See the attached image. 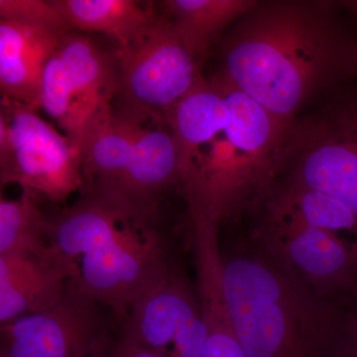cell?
I'll use <instances>...</instances> for the list:
<instances>
[{
    "mask_svg": "<svg viewBox=\"0 0 357 357\" xmlns=\"http://www.w3.org/2000/svg\"><path fill=\"white\" fill-rule=\"evenodd\" d=\"M218 75L287 128L310 102L357 77L352 1L259 0L223 35Z\"/></svg>",
    "mask_w": 357,
    "mask_h": 357,
    "instance_id": "6da1fadb",
    "label": "cell"
},
{
    "mask_svg": "<svg viewBox=\"0 0 357 357\" xmlns=\"http://www.w3.org/2000/svg\"><path fill=\"white\" fill-rule=\"evenodd\" d=\"M190 213L220 223L255 211L274 185L285 128L220 75L203 77L168 116Z\"/></svg>",
    "mask_w": 357,
    "mask_h": 357,
    "instance_id": "7a4b0ae2",
    "label": "cell"
},
{
    "mask_svg": "<svg viewBox=\"0 0 357 357\" xmlns=\"http://www.w3.org/2000/svg\"><path fill=\"white\" fill-rule=\"evenodd\" d=\"M47 237L52 258L67 272L68 286L107 307L119 324L171 266L156 227L91 197L81 195L47 218Z\"/></svg>",
    "mask_w": 357,
    "mask_h": 357,
    "instance_id": "3957f363",
    "label": "cell"
},
{
    "mask_svg": "<svg viewBox=\"0 0 357 357\" xmlns=\"http://www.w3.org/2000/svg\"><path fill=\"white\" fill-rule=\"evenodd\" d=\"M222 284L246 357H328L338 321L328 299L257 241L223 258Z\"/></svg>",
    "mask_w": 357,
    "mask_h": 357,
    "instance_id": "277c9868",
    "label": "cell"
},
{
    "mask_svg": "<svg viewBox=\"0 0 357 357\" xmlns=\"http://www.w3.org/2000/svg\"><path fill=\"white\" fill-rule=\"evenodd\" d=\"M81 152L82 196L156 227L164 197L180 185V154L170 124L115 109L112 103L89 122Z\"/></svg>",
    "mask_w": 357,
    "mask_h": 357,
    "instance_id": "5b68a950",
    "label": "cell"
},
{
    "mask_svg": "<svg viewBox=\"0 0 357 357\" xmlns=\"http://www.w3.org/2000/svg\"><path fill=\"white\" fill-rule=\"evenodd\" d=\"M324 96L284 131L275 154V183L323 192L357 217V77Z\"/></svg>",
    "mask_w": 357,
    "mask_h": 357,
    "instance_id": "8992f818",
    "label": "cell"
},
{
    "mask_svg": "<svg viewBox=\"0 0 357 357\" xmlns=\"http://www.w3.org/2000/svg\"><path fill=\"white\" fill-rule=\"evenodd\" d=\"M119 86L116 109L154 121L169 114L203 79L201 62L163 13L129 43L115 47ZM115 100V98H114Z\"/></svg>",
    "mask_w": 357,
    "mask_h": 357,
    "instance_id": "52a82bcc",
    "label": "cell"
},
{
    "mask_svg": "<svg viewBox=\"0 0 357 357\" xmlns=\"http://www.w3.org/2000/svg\"><path fill=\"white\" fill-rule=\"evenodd\" d=\"M0 178L1 185L15 183L38 199L62 203L83 188L81 149L37 109L1 98Z\"/></svg>",
    "mask_w": 357,
    "mask_h": 357,
    "instance_id": "ba28073f",
    "label": "cell"
},
{
    "mask_svg": "<svg viewBox=\"0 0 357 357\" xmlns=\"http://www.w3.org/2000/svg\"><path fill=\"white\" fill-rule=\"evenodd\" d=\"M119 86L114 51L105 50L86 35L70 31L45 65L39 107L81 149L89 122L114 102Z\"/></svg>",
    "mask_w": 357,
    "mask_h": 357,
    "instance_id": "9c48e42d",
    "label": "cell"
},
{
    "mask_svg": "<svg viewBox=\"0 0 357 357\" xmlns=\"http://www.w3.org/2000/svg\"><path fill=\"white\" fill-rule=\"evenodd\" d=\"M261 220L255 241L328 299L357 279V248L335 232L307 222L272 192L255 211Z\"/></svg>",
    "mask_w": 357,
    "mask_h": 357,
    "instance_id": "30bf717a",
    "label": "cell"
},
{
    "mask_svg": "<svg viewBox=\"0 0 357 357\" xmlns=\"http://www.w3.org/2000/svg\"><path fill=\"white\" fill-rule=\"evenodd\" d=\"M107 310L68 286L54 306L0 326V357H93L112 333Z\"/></svg>",
    "mask_w": 357,
    "mask_h": 357,
    "instance_id": "8fae6325",
    "label": "cell"
},
{
    "mask_svg": "<svg viewBox=\"0 0 357 357\" xmlns=\"http://www.w3.org/2000/svg\"><path fill=\"white\" fill-rule=\"evenodd\" d=\"M121 331L138 347L159 356H204L206 328L198 293L172 265L136 301Z\"/></svg>",
    "mask_w": 357,
    "mask_h": 357,
    "instance_id": "7c38bea8",
    "label": "cell"
},
{
    "mask_svg": "<svg viewBox=\"0 0 357 357\" xmlns=\"http://www.w3.org/2000/svg\"><path fill=\"white\" fill-rule=\"evenodd\" d=\"M68 281L67 272L53 258L0 256V325L54 306Z\"/></svg>",
    "mask_w": 357,
    "mask_h": 357,
    "instance_id": "4fadbf2b",
    "label": "cell"
},
{
    "mask_svg": "<svg viewBox=\"0 0 357 357\" xmlns=\"http://www.w3.org/2000/svg\"><path fill=\"white\" fill-rule=\"evenodd\" d=\"M62 38L0 20L2 98L40 109L42 75Z\"/></svg>",
    "mask_w": 357,
    "mask_h": 357,
    "instance_id": "5bb4252c",
    "label": "cell"
},
{
    "mask_svg": "<svg viewBox=\"0 0 357 357\" xmlns=\"http://www.w3.org/2000/svg\"><path fill=\"white\" fill-rule=\"evenodd\" d=\"M258 0H165L162 13L202 63L211 44L257 4Z\"/></svg>",
    "mask_w": 357,
    "mask_h": 357,
    "instance_id": "9a60e30c",
    "label": "cell"
},
{
    "mask_svg": "<svg viewBox=\"0 0 357 357\" xmlns=\"http://www.w3.org/2000/svg\"><path fill=\"white\" fill-rule=\"evenodd\" d=\"M70 29L103 33L116 47L135 38L156 17L153 6L133 0H52Z\"/></svg>",
    "mask_w": 357,
    "mask_h": 357,
    "instance_id": "2e32d148",
    "label": "cell"
},
{
    "mask_svg": "<svg viewBox=\"0 0 357 357\" xmlns=\"http://www.w3.org/2000/svg\"><path fill=\"white\" fill-rule=\"evenodd\" d=\"M34 255L52 258L47 237V218L38 199L22 190L18 199H0V256Z\"/></svg>",
    "mask_w": 357,
    "mask_h": 357,
    "instance_id": "e0dca14e",
    "label": "cell"
},
{
    "mask_svg": "<svg viewBox=\"0 0 357 357\" xmlns=\"http://www.w3.org/2000/svg\"><path fill=\"white\" fill-rule=\"evenodd\" d=\"M0 18L58 38L73 31L52 0H0Z\"/></svg>",
    "mask_w": 357,
    "mask_h": 357,
    "instance_id": "ac0fdd59",
    "label": "cell"
},
{
    "mask_svg": "<svg viewBox=\"0 0 357 357\" xmlns=\"http://www.w3.org/2000/svg\"><path fill=\"white\" fill-rule=\"evenodd\" d=\"M203 357L246 356L232 326L227 321H218L208 328Z\"/></svg>",
    "mask_w": 357,
    "mask_h": 357,
    "instance_id": "d6986e66",
    "label": "cell"
},
{
    "mask_svg": "<svg viewBox=\"0 0 357 357\" xmlns=\"http://www.w3.org/2000/svg\"><path fill=\"white\" fill-rule=\"evenodd\" d=\"M328 357H357V307L338 323Z\"/></svg>",
    "mask_w": 357,
    "mask_h": 357,
    "instance_id": "ffe728a7",
    "label": "cell"
},
{
    "mask_svg": "<svg viewBox=\"0 0 357 357\" xmlns=\"http://www.w3.org/2000/svg\"><path fill=\"white\" fill-rule=\"evenodd\" d=\"M93 357H164L134 344L123 333H110Z\"/></svg>",
    "mask_w": 357,
    "mask_h": 357,
    "instance_id": "44dd1931",
    "label": "cell"
},
{
    "mask_svg": "<svg viewBox=\"0 0 357 357\" xmlns=\"http://www.w3.org/2000/svg\"><path fill=\"white\" fill-rule=\"evenodd\" d=\"M354 14H356V24H357V1H354Z\"/></svg>",
    "mask_w": 357,
    "mask_h": 357,
    "instance_id": "7402d4cb",
    "label": "cell"
}]
</instances>
